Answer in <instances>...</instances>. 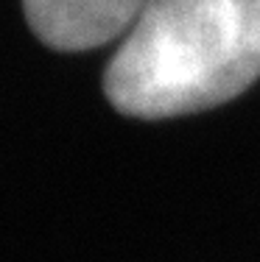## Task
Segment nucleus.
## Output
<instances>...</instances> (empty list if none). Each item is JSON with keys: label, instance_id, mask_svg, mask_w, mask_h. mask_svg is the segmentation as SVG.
<instances>
[{"label": "nucleus", "instance_id": "nucleus-2", "mask_svg": "<svg viewBox=\"0 0 260 262\" xmlns=\"http://www.w3.org/2000/svg\"><path fill=\"white\" fill-rule=\"evenodd\" d=\"M148 0H23L28 26L56 51H92L132 28Z\"/></svg>", "mask_w": 260, "mask_h": 262}, {"label": "nucleus", "instance_id": "nucleus-1", "mask_svg": "<svg viewBox=\"0 0 260 262\" xmlns=\"http://www.w3.org/2000/svg\"><path fill=\"white\" fill-rule=\"evenodd\" d=\"M260 78V0H148L104 76L132 117L210 109Z\"/></svg>", "mask_w": 260, "mask_h": 262}]
</instances>
